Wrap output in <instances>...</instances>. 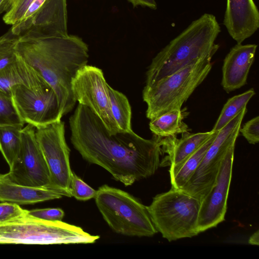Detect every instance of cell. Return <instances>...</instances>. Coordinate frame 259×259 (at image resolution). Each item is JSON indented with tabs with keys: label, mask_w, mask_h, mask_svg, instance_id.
<instances>
[{
	"label": "cell",
	"mask_w": 259,
	"mask_h": 259,
	"mask_svg": "<svg viewBox=\"0 0 259 259\" xmlns=\"http://www.w3.org/2000/svg\"><path fill=\"white\" fill-rule=\"evenodd\" d=\"M70 141L89 163L107 170L125 186L147 178L160 166L159 138H142L133 130L110 134L88 107L78 104L69 118Z\"/></svg>",
	"instance_id": "obj_1"
},
{
	"label": "cell",
	"mask_w": 259,
	"mask_h": 259,
	"mask_svg": "<svg viewBox=\"0 0 259 259\" xmlns=\"http://www.w3.org/2000/svg\"><path fill=\"white\" fill-rule=\"evenodd\" d=\"M15 50L54 90L63 115L71 111L76 102L72 81L89 59L88 46L83 39L75 35L45 37L24 34L18 37Z\"/></svg>",
	"instance_id": "obj_2"
},
{
	"label": "cell",
	"mask_w": 259,
	"mask_h": 259,
	"mask_svg": "<svg viewBox=\"0 0 259 259\" xmlns=\"http://www.w3.org/2000/svg\"><path fill=\"white\" fill-rule=\"evenodd\" d=\"M221 27L212 14L204 13L194 20L153 58L146 72L145 86L213 56L219 48L215 41Z\"/></svg>",
	"instance_id": "obj_3"
},
{
	"label": "cell",
	"mask_w": 259,
	"mask_h": 259,
	"mask_svg": "<svg viewBox=\"0 0 259 259\" xmlns=\"http://www.w3.org/2000/svg\"><path fill=\"white\" fill-rule=\"evenodd\" d=\"M99 238L62 221L33 217L28 211L15 220L0 224V244H91Z\"/></svg>",
	"instance_id": "obj_4"
},
{
	"label": "cell",
	"mask_w": 259,
	"mask_h": 259,
	"mask_svg": "<svg viewBox=\"0 0 259 259\" xmlns=\"http://www.w3.org/2000/svg\"><path fill=\"white\" fill-rule=\"evenodd\" d=\"M212 58L205 57L152 85L145 86L143 99L147 105L146 117L151 120L170 110L181 109L210 72Z\"/></svg>",
	"instance_id": "obj_5"
},
{
	"label": "cell",
	"mask_w": 259,
	"mask_h": 259,
	"mask_svg": "<svg viewBox=\"0 0 259 259\" xmlns=\"http://www.w3.org/2000/svg\"><path fill=\"white\" fill-rule=\"evenodd\" d=\"M200 201L182 190L171 188L156 195L147 206L157 232L168 241L197 235Z\"/></svg>",
	"instance_id": "obj_6"
},
{
	"label": "cell",
	"mask_w": 259,
	"mask_h": 259,
	"mask_svg": "<svg viewBox=\"0 0 259 259\" xmlns=\"http://www.w3.org/2000/svg\"><path fill=\"white\" fill-rule=\"evenodd\" d=\"M94 198L103 219L115 232L137 237H151L157 232L147 206L129 193L104 185Z\"/></svg>",
	"instance_id": "obj_7"
},
{
	"label": "cell",
	"mask_w": 259,
	"mask_h": 259,
	"mask_svg": "<svg viewBox=\"0 0 259 259\" xmlns=\"http://www.w3.org/2000/svg\"><path fill=\"white\" fill-rule=\"evenodd\" d=\"M246 107L220 130L190 179L181 190L200 202L216 182L223 160L230 147L235 144Z\"/></svg>",
	"instance_id": "obj_8"
},
{
	"label": "cell",
	"mask_w": 259,
	"mask_h": 259,
	"mask_svg": "<svg viewBox=\"0 0 259 259\" xmlns=\"http://www.w3.org/2000/svg\"><path fill=\"white\" fill-rule=\"evenodd\" d=\"M35 134L49 170L50 189L62 196L72 197L70 150L65 140L64 122L60 120L35 128Z\"/></svg>",
	"instance_id": "obj_9"
},
{
	"label": "cell",
	"mask_w": 259,
	"mask_h": 259,
	"mask_svg": "<svg viewBox=\"0 0 259 259\" xmlns=\"http://www.w3.org/2000/svg\"><path fill=\"white\" fill-rule=\"evenodd\" d=\"M109 85L102 70L88 64L77 71L71 83L76 101L94 112L110 134H115L120 131L111 111Z\"/></svg>",
	"instance_id": "obj_10"
},
{
	"label": "cell",
	"mask_w": 259,
	"mask_h": 259,
	"mask_svg": "<svg viewBox=\"0 0 259 259\" xmlns=\"http://www.w3.org/2000/svg\"><path fill=\"white\" fill-rule=\"evenodd\" d=\"M11 94L20 117L35 128L59 121L63 116L57 95L50 85L35 90L15 85Z\"/></svg>",
	"instance_id": "obj_11"
},
{
	"label": "cell",
	"mask_w": 259,
	"mask_h": 259,
	"mask_svg": "<svg viewBox=\"0 0 259 259\" xmlns=\"http://www.w3.org/2000/svg\"><path fill=\"white\" fill-rule=\"evenodd\" d=\"M35 131V127L30 124L22 128L20 152L7 174L19 184L50 189L49 170Z\"/></svg>",
	"instance_id": "obj_12"
},
{
	"label": "cell",
	"mask_w": 259,
	"mask_h": 259,
	"mask_svg": "<svg viewBox=\"0 0 259 259\" xmlns=\"http://www.w3.org/2000/svg\"><path fill=\"white\" fill-rule=\"evenodd\" d=\"M235 145L231 146L228 150L215 183L200 203L198 219L199 233L216 227L225 220L232 178Z\"/></svg>",
	"instance_id": "obj_13"
},
{
	"label": "cell",
	"mask_w": 259,
	"mask_h": 259,
	"mask_svg": "<svg viewBox=\"0 0 259 259\" xmlns=\"http://www.w3.org/2000/svg\"><path fill=\"white\" fill-rule=\"evenodd\" d=\"M67 0H46L29 20L13 25L9 32L14 36L64 37L67 30Z\"/></svg>",
	"instance_id": "obj_14"
},
{
	"label": "cell",
	"mask_w": 259,
	"mask_h": 259,
	"mask_svg": "<svg viewBox=\"0 0 259 259\" xmlns=\"http://www.w3.org/2000/svg\"><path fill=\"white\" fill-rule=\"evenodd\" d=\"M223 24L237 44L251 36L259 27V12L253 0H227Z\"/></svg>",
	"instance_id": "obj_15"
},
{
	"label": "cell",
	"mask_w": 259,
	"mask_h": 259,
	"mask_svg": "<svg viewBox=\"0 0 259 259\" xmlns=\"http://www.w3.org/2000/svg\"><path fill=\"white\" fill-rule=\"evenodd\" d=\"M257 45L237 44L232 47L224 60L221 84L227 93L246 83L253 62Z\"/></svg>",
	"instance_id": "obj_16"
},
{
	"label": "cell",
	"mask_w": 259,
	"mask_h": 259,
	"mask_svg": "<svg viewBox=\"0 0 259 259\" xmlns=\"http://www.w3.org/2000/svg\"><path fill=\"white\" fill-rule=\"evenodd\" d=\"M215 131L182 134L181 138L169 137L160 138L159 143L162 152L167 155L163 159L160 165H170L169 170L173 169L199 149Z\"/></svg>",
	"instance_id": "obj_17"
},
{
	"label": "cell",
	"mask_w": 259,
	"mask_h": 259,
	"mask_svg": "<svg viewBox=\"0 0 259 259\" xmlns=\"http://www.w3.org/2000/svg\"><path fill=\"white\" fill-rule=\"evenodd\" d=\"M62 196L49 188L19 184L12 181L7 174L0 173V202L31 204L59 199Z\"/></svg>",
	"instance_id": "obj_18"
},
{
	"label": "cell",
	"mask_w": 259,
	"mask_h": 259,
	"mask_svg": "<svg viewBox=\"0 0 259 259\" xmlns=\"http://www.w3.org/2000/svg\"><path fill=\"white\" fill-rule=\"evenodd\" d=\"M18 85L35 90L49 84L18 56L16 60L0 70V91L12 96L11 89Z\"/></svg>",
	"instance_id": "obj_19"
},
{
	"label": "cell",
	"mask_w": 259,
	"mask_h": 259,
	"mask_svg": "<svg viewBox=\"0 0 259 259\" xmlns=\"http://www.w3.org/2000/svg\"><path fill=\"white\" fill-rule=\"evenodd\" d=\"M181 109H174L150 120L149 128L160 138L177 137L178 134L189 133L190 129L183 121Z\"/></svg>",
	"instance_id": "obj_20"
},
{
	"label": "cell",
	"mask_w": 259,
	"mask_h": 259,
	"mask_svg": "<svg viewBox=\"0 0 259 259\" xmlns=\"http://www.w3.org/2000/svg\"><path fill=\"white\" fill-rule=\"evenodd\" d=\"M218 132L215 131L199 149L182 164L173 169L169 170L171 188L181 190L185 186L200 164Z\"/></svg>",
	"instance_id": "obj_21"
},
{
	"label": "cell",
	"mask_w": 259,
	"mask_h": 259,
	"mask_svg": "<svg viewBox=\"0 0 259 259\" xmlns=\"http://www.w3.org/2000/svg\"><path fill=\"white\" fill-rule=\"evenodd\" d=\"M18 125L0 126V151L9 168L17 160L21 147V130Z\"/></svg>",
	"instance_id": "obj_22"
},
{
	"label": "cell",
	"mask_w": 259,
	"mask_h": 259,
	"mask_svg": "<svg viewBox=\"0 0 259 259\" xmlns=\"http://www.w3.org/2000/svg\"><path fill=\"white\" fill-rule=\"evenodd\" d=\"M108 91L111 113L119 131H132V110L128 100L124 94L110 85Z\"/></svg>",
	"instance_id": "obj_23"
},
{
	"label": "cell",
	"mask_w": 259,
	"mask_h": 259,
	"mask_svg": "<svg viewBox=\"0 0 259 259\" xmlns=\"http://www.w3.org/2000/svg\"><path fill=\"white\" fill-rule=\"evenodd\" d=\"M253 89L229 99L224 105L212 130L219 131L231 121L255 95Z\"/></svg>",
	"instance_id": "obj_24"
},
{
	"label": "cell",
	"mask_w": 259,
	"mask_h": 259,
	"mask_svg": "<svg viewBox=\"0 0 259 259\" xmlns=\"http://www.w3.org/2000/svg\"><path fill=\"white\" fill-rule=\"evenodd\" d=\"M25 122L20 117L12 96L0 91V126H24Z\"/></svg>",
	"instance_id": "obj_25"
},
{
	"label": "cell",
	"mask_w": 259,
	"mask_h": 259,
	"mask_svg": "<svg viewBox=\"0 0 259 259\" xmlns=\"http://www.w3.org/2000/svg\"><path fill=\"white\" fill-rule=\"evenodd\" d=\"M17 38L9 31L0 37V70L18 58L15 50Z\"/></svg>",
	"instance_id": "obj_26"
},
{
	"label": "cell",
	"mask_w": 259,
	"mask_h": 259,
	"mask_svg": "<svg viewBox=\"0 0 259 259\" xmlns=\"http://www.w3.org/2000/svg\"><path fill=\"white\" fill-rule=\"evenodd\" d=\"M72 197L78 200L86 201L94 198L97 190H94L72 171L70 180Z\"/></svg>",
	"instance_id": "obj_27"
},
{
	"label": "cell",
	"mask_w": 259,
	"mask_h": 259,
	"mask_svg": "<svg viewBox=\"0 0 259 259\" xmlns=\"http://www.w3.org/2000/svg\"><path fill=\"white\" fill-rule=\"evenodd\" d=\"M34 0H14L10 8L3 17L4 22L9 25L18 22L24 16L27 9Z\"/></svg>",
	"instance_id": "obj_28"
},
{
	"label": "cell",
	"mask_w": 259,
	"mask_h": 259,
	"mask_svg": "<svg viewBox=\"0 0 259 259\" xmlns=\"http://www.w3.org/2000/svg\"><path fill=\"white\" fill-rule=\"evenodd\" d=\"M19 205L7 202L0 203V224L15 220L27 212Z\"/></svg>",
	"instance_id": "obj_29"
},
{
	"label": "cell",
	"mask_w": 259,
	"mask_h": 259,
	"mask_svg": "<svg viewBox=\"0 0 259 259\" xmlns=\"http://www.w3.org/2000/svg\"><path fill=\"white\" fill-rule=\"evenodd\" d=\"M239 132L250 144H255L259 141V117L251 119L244 123Z\"/></svg>",
	"instance_id": "obj_30"
},
{
	"label": "cell",
	"mask_w": 259,
	"mask_h": 259,
	"mask_svg": "<svg viewBox=\"0 0 259 259\" xmlns=\"http://www.w3.org/2000/svg\"><path fill=\"white\" fill-rule=\"evenodd\" d=\"M30 215L49 221H62L64 211L60 208H47L28 210Z\"/></svg>",
	"instance_id": "obj_31"
},
{
	"label": "cell",
	"mask_w": 259,
	"mask_h": 259,
	"mask_svg": "<svg viewBox=\"0 0 259 259\" xmlns=\"http://www.w3.org/2000/svg\"><path fill=\"white\" fill-rule=\"evenodd\" d=\"M46 0H34L29 6L24 16L19 22H24L31 18Z\"/></svg>",
	"instance_id": "obj_32"
},
{
	"label": "cell",
	"mask_w": 259,
	"mask_h": 259,
	"mask_svg": "<svg viewBox=\"0 0 259 259\" xmlns=\"http://www.w3.org/2000/svg\"><path fill=\"white\" fill-rule=\"evenodd\" d=\"M132 4L134 7L142 6L148 7L152 10L157 9V4L155 0H127Z\"/></svg>",
	"instance_id": "obj_33"
},
{
	"label": "cell",
	"mask_w": 259,
	"mask_h": 259,
	"mask_svg": "<svg viewBox=\"0 0 259 259\" xmlns=\"http://www.w3.org/2000/svg\"><path fill=\"white\" fill-rule=\"evenodd\" d=\"M13 0H0V14L7 11L12 4Z\"/></svg>",
	"instance_id": "obj_34"
},
{
	"label": "cell",
	"mask_w": 259,
	"mask_h": 259,
	"mask_svg": "<svg viewBox=\"0 0 259 259\" xmlns=\"http://www.w3.org/2000/svg\"><path fill=\"white\" fill-rule=\"evenodd\" d=\"M248 243L251 245L259 244V231L255 232L249 238Z\"/></svg>",
	"instance_id": "obj_35"
},
{
	"label": "cell",
	"mask_w": 259,
	"mask_h": 259,
	"mask_svg": "<svg viewBox=\"0 0 259 259\" xmlns=\"http://www.w3.org/2000/svg\"><path fill=\"white\" fill-rule=\"evenodd\" d=\"M14 1V0H13V2ZM13 2H12V3H13Z\"/></svg>",
	"instance_id": "obj_36"
}]
</instances>
